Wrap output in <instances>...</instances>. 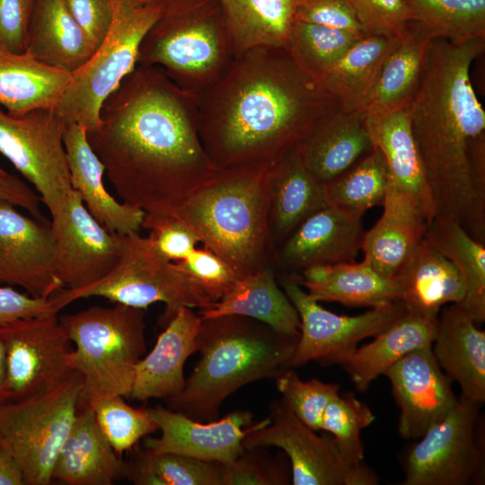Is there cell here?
<instances>
[{"instance_id": "obj_57", "label": "cell", "mask_w": 485, "mask_h": 485, "mask_svg": "<svg viewBox=\"0 0 485 485\" xmlns=\"http://www.w3.org/2000/svg\"><path fill=\"white\" fill-rule=\"evenodd\" d=\"M142 3H151V2H157V1H161V0H138Z\"/></svg>"}, {"instance_id": "obj_48", "label": "cell", "mask_w": 485, "mask_h": 485, "mask_svg": "<svg viewBox=\"0 0 485 485\" xmlns=\"http://www.w3.org/2000/svg\"><path fill=\"white\" fill-rule=\"evenodd\" d=\"M142 227L156 251L171 261L184 260L200 242L196 231L182 219L167 215L146 214Z\"/></svg>"}, {"instance_id": "obj_44", "label": "cell", "mask_w": 485, "mask_h": 485, "mask_svg": "<svg viewBox=\"0 0 485 485\" xmlns=\"http://www.w3.org/2000/svg\"><path fill=\"white\" fill-rule=\"evenodd\" d=\"M93 409L101 430L119 455L158 430L146 409L128 405L120 395L102 399Z\"/></svg>"}, {"instance_id": "obj_54", "label": "cell", "mask_w": 485, "mask_h": 485, "mask_svg": "<svg viewBox=\"0 0 485 485\" xmlns=\"http://www.w3.org/2000/svg\"><path fill=\"white\" fill-rule=\"evenodd\" d=\"M0 201L22 207L34 218L46 221L40 207V196L20 178L2 168H0Z\"/></svg>"}, {"instance_id": "obj_49", "label": "cell", "mask_w": 485, "mask_h": 485, "mask_svg": "<svg viewBox=\"0 0 485 485\" xmlns=\"http://www.w3.org/2000/svg\"><path fill=\"white\" fill-rule=\"evenodd\" d=\"M353 10L364 34L400 37L413 22L404 0H345Z\"/></svg>"}, {"instance_id": "obj_37", "label": "cell", "mask_w": 485, "mask_h": 485, "mask_svg": "<svg viewBox=\"0 0 485 485\" xmlns=\"http://www.w3.org/2000/svg\"><path fill=\"white\" fill-rule=\"evenodd\" d=\"M237 57L255 48H286L300 0H221Z\"/></svg>"}, {"instance_id": "obj_25", "label": "cell", "mask_w": 485, "mask_h": 485, "mask_svg": "<svg viewBox=\"0 0 485 485\" xmlns=\"http://www.w3.org/2000/svg\"><path fill=\"white\" fill-rule=\"evenodd\" d=\"M309 172L325 185L374 148L362 110L340 107L296 145Z\"/></svg>"}, {"instance_id": "obj_23", "label": "cell", "mask_w": 485, "mask_h": 485, "mask_svg": "<svg viewBox=\"0 0 485 485\" xmlns=\"http://www.w3.org/2000/svg\"><path fill=\"white\" fill-rule=\"evenodd\" d=\"M128 461L115 452L93 408H78L52 470V480L67 485H111L126 479Z\"/></svg>"}, {"instance_id": "obj_3", "label": "cell", "mask_w": 485, "mask_h": 485, "mask_svg": "<svg viewBox=\"0 0 485 485\" xmlns=\"http://www.w3.org/2000/svg\"><path fill=\"white\" fill-rule=\"evenodd\" d=\"M485 40L455 43L435 39L410 102L412 135L429 186L434 218L459 225L485 243V199L470 167L473 145L485 137V110L471 81V66Z\"/></svg>"}, {"instance_id": "obj_24", "label": "cell", "mask_w": 485, "mask_h": 485, "mask_svg": "<svg viewBox=\"0 0 485 485\" xmlns=\"http://www.w3.org/2000/svg\"><path fill=\"white\" fill-rule=\"evenodd\" d=\"M63 140L72 188L79 193L93 217L111 233L138 232L146 212L118 201L106 190L103 182L105 168L88 142L86 128L68 124Z\"/></svg>"}, {"instance_id": "obj_1", "label": "cell", "mask_w": 485, "mask_h": 485, "mask_svg": "<svg viewBox=\"0 0 485 485\" xmlns=\"http://www.w3.org/2000/svg\"><path fill=\"white\" fill-rule=\"evenodd\" d=\"M198 95L137 65L104 101L87 139L122 202L175 216L217 171L198 129Z\"/></svg>"}, {"instance_id": "obj_29", "label": "cell", "mask_w": 485, "mask_h": 485, "mask_svg": "<svg viewBox=\"0 0 485 485\" xmlns=\"http://www.w3.org/2000/svg\"><path fill=\"white\" fill-rule=\"evenodd\" d=\"M437 319L406 312L376 334L372 342L341 355L334 364L345 369L357 391L365 392L402 357L432 345Z\"/></svg>"}, {"instance_id": "obj_11", "label": "cell", "mask_w": 485, "mask_h": 485, "mask_svg": "<svg viewBox=\"0 0 485 485\" xmlns=\"http://www.w3.org/2000/svg\"><path fill=\"white\" fill-rule=\"evenodd\" d=\"M244 447H278L287 456L294 485H375L376 474L366 464L346 459L328 432L317 435L286 402L274 400L269 416L256 424L242 440Z\"/></svg>"}, {"instance_id": "obj_7", "label": "cell", "mask_w": 485, "mask_h": 485, "mask_svg": "<svg viewBox=\"0 0 485 485\" xmlns=\"http://www.w3.org/2000/svg\"><path fill=\"white\" fill-rule=\"evenodd\" d=\"M145 316V309L115 304L58 317L75 346L71 366L83 377L78 408H93L110 396H129L135 366L146 353Z\"/></svg>"}, {"instance_id": "obj_15", "label": "cell", "mask_w": 485, "mask_h": 485, "mask_svg": "<svg viewBox=\"0 0 485 485\" xmlns=\"http://www.w3.org/2000/svg\"><path fill=\"white\" fill-rule=\"evenodd\" d=\"M284 293L295 307L301 322L300 336L289 368L310 361L334 364L341 355L375 337L406 313L401 300L372 307L364 313L340 315L322 308L301 285L287 277L277 278Z\"/></svg>"}, {"instance_id": "obj_30", "label": "cell", "mask_w": 485, "mask_h": 485, "mask_svg": "<svg viewBox=\"0 0 485 485\" xmlns=\"http://www.w3.org/2000/svg\"><path fill=\"white\" fill-rule=\"evenodd\" d=\"M382 206V216L364 234L361 251L364 260L376 271L397 277L412 258L428 224L410 204L390 191Z\"/></svg>"}, {"instance_id": "obj_5", "label": "cell", "mask_w": 485, "mask_h": 485, "mask_svg": "<svg viewBox=\"0 0 485 485\" xmlns=\"http://www.w3.org/2000/svg\"><path fill=\"white\" fill-rule=\"evenodd\" d=\"M268 173L264 168L218 169L174 216L243 277L271 265Z\"/></svg>"}, {"instance_id": "obj_35", "label": "cell", "mask_w": 485, "mask_h": 485, "mask_svg": "<svg viewBox=\"0 0 485 485\" xmlns=\"http://www.w3.org/2000/svg\"><path fill=\"white\" fill-rule=\"evenodd\" d=\"M71 74L43 64L24 52L0 51V107L12 115L54 109Z\"/></svg>"}, {"instance_id": "obj_36", "label": "cell", "mask_w": 485, "mask_h": 485, "mask_svg": "<svg viewBox=\"0 0 485 485\" xmlns=\"http://www.w3.org/2000/svg\"><path fill=\"white\" fill-rule=\"evenodd\" d=\"M399 37L365 34L319 79L320 84L344 110H362Z\"/></svg>"}, {"instance_id": "obj_45", "label": "cell", "mask_w": 485, "mask_h": 485, "mask_svg": "<svg viewBox=\"0 0 485 485\" xmlns=\"http://www.w3.org/2000/svg\"><path fill=\"white\" fill-rule=\"evenodd\" d=\"M275 380L281 399L294 414L313 430L320 431L323 411L340 393V385L315 378L303 381L293 368L287 369Z\"/></svg>"}, {"instance_id": "obj_27", "label": "cell", "mask_w": 485, "mask_h": 485, "mask_svg": "<svg viewBox=\"0 0 485 485\" xmlns=\"http://www.w3.org/2000/svg\"><path fill=\"white\" fill-rule=\"evenodd\" d=\"M268 182L269 226L275 251L328 202L324 185L306 169L296 146L269 169Z\"/></svg>"}, {"instance_id": "obj_16", "label": "cell", "mask_w": 485, "mask_h": 485, "mask_svg": "<svg viewBox=\"0 0 485 485\" xmlns=\"http://www.w3.org/2000/svg\"><path fill=\"white\" fill-rule=\"evenodd\" d=\"M58 276L65 287L82 289L102 279L120 255L119 234L101 225L73 189L51 214Z\"/></svg>"}, {"instance_id": "obj_28", "label": "cell", "mask_w": 485, "mask_h": 485, "mask_svg": "<svg viewBox=\"0 0 485 485\" xmlns=\"http://www.w3.org/2000/svg\"><path fill=\"white\" fill-rule=\"evenodd\" d=\"M293 279L304 287L313 300L347 306L375 307L399 301L402 294L400 276H384L364 260L313 266Z\"/></svg>"}, {"instance_id": "obj_40", "label": "cell", "mask_w": 485, "mask_h": 485, "mask_svg": "<svg viewBox=\"0 0 485 485\" xmlns=\"http://www.w3.org/2000/svg\"><path fill=\"white\" fill-rule=\"evenodd\" d=\"M389 172L381 151L374 147L341 175L324 185L328 205L363 216L369 208L383 205Z\"/></svg>"}, {"instance_id": "obj_13", "label": "cell", "mask_w": 485, "mask_h": 485, "mask_svg": "<svg viewBox=\"0 0 485 485\" xmlns=\"http://www.w3.org/2000/svg\"><path fill=\"white\" fill-rule=\"evenodd\" d=\"M66 127L54 109L12 115L0 107V153L34 186L50 215L73 190Z\"/></svg>"}, {"instance_id": "obj_8", "label": "cell", "mask_w": 485, "mask_h": 485, "mask_svg": "<svg viewBox=\"0 0 485 485\" xmlns=\"http://www.w3.org/2000/svg\"><path fill=\"white\" fill-rule=\"evenodd\" d=\"M111 1L113 19L108 34L88 61L71 74L54 108L66 125H80L87 132L99 127L104 101L135 69L141 42L162 9V0Z\"/></svg>"}, {"instance_id": "obj_42", "label": "cell", "mask_w": 485, "mask_h": 485, "mask_svg": "<svg viewBox=\"0 0 485 485\" xmlns=\"http://www.w3.org/2000/svg\"><path fill=\"white\" fill-rule=\"evenodd\" d=\"M364 35L295 21L286 48L304 71L318 80Z\"/></svg>"}, {"instance_id": "obj_34", "label": "cell", "mask_w": 485, "mask_h": 485, "mask_svg": "<svg viewBox=\"0 0 485 485\" xmlns=\"http://www.w3.org/2000/svg\"><path fill=\"white\" fill-rule=\"evenodd\" d=\"M434 40L418 22L410 23L380 69L362 108L366 114L389 111L412 100Z\"/></svg>"}, {"instance_id": "obj_55", "label": "cell", "mask_w": 485, "mask_h": 485, "mask_svg": "<svg viewBox=\"0 0 485 485\" xmlns=\"http://www.w3.org/2000/svg\"><path fill=\"white\" fill-rule=\"evenodd\" d=\"M0 485H24L21 470L1 436Z\"/></svg>"}, {"instance_id": "obj_52", "label": "cell", "mask_w": 485, "mask_h": 485, "mask_svg": "<svg viewBox=\"0 0 485 485\" xmlns=\"http://www.w3.org/2000/svg\"><path fill=\"white\" fill-rule=\"evenodd\" d=\"M295 21L364 33L345 0H300Z\"/></svg>"}, {"instance_id": "obj_39", "label": "cell", "mask_w": 485, "mask_h": 485, "mask_svg": "<svg viewBox=\"0 0 485 485\" xmlns=\"http://www.w3.org/2000/svg\"><path fill=\"white\" fill-rule=\"evenodd\" d=\"M127 479L136 485H224L222 463L135 446Z\"/></svg>"}, {"instance_id": "obj_56", "label": "cell", "mask_w": 485, "mask_h": 485, "mask_svg": "<svg viewBox=\"0 0 485 485\" xmlns=\"http://www.w3.org/2000/svg\"><path fill=\"white\" fill-rule=\"evenodd\" d=\"M7 401L5 347L0 332V403Z\"/></svg>"}, {"instance_id": "obj_26", "label": "cell", "mask_w": 485, "mask_h": 485, "mask_svg": "<svg viewBox=\"0 0 485 485\" xmlns=\"http://www.w3.org/2000/svg\"><path fill=\"white\" fill-rule=\"evenodd\" d=\"M432 350L445 374L460 385L461 396L483 404L485 331L458 304H451L438 316Z\"/></svg>"}, {"instance_id": "obj_19", "label": "cell", "mask_w": 485, "mask_h": 485, "mask_svg": "<svg viewBox=\"0 0 485 485\" xmlns=\"http://www.w3.org/2000/svg\"><path fill=\"white\" fill-rule=\"evenodd\" d=\"M364 234L361 216L328 205L275 250L271 266L277 278H295L313 266L355 261Z\"/></svg>"}, {"instance_id": "obj_12", "label": "cell", "mask_w": 485, "mask_h": 485, "mask_svg": "<svg viewBox=\"0 0 485 485\" xmlns=\"http://www.w3.org/2000/svg\"><path fill=\"white\" fill-rule=\"evenodd\" d=\"M481 403L460 397L452 411L408 451L403 485H467L484 478Z\"/></svg>"}, {"instance_id": "obj_33", "label": "cell", "mask_w": 485, "mask_h": 485, "mask_svg": "<svg viewBox=\"0 0 485 485\" xmlns=\"http://www.w3.org/2000/svg\"><path fill=\"white\" fill-rule=\"evenodd\" d=\"M406 312L438 317L446 304H460L465 286L456 267L424 236L412 258L399 275Z\"/></svg>"}, {"instance_id": "obj_17", "label": "cell", "mask_w": 485, "mask_h": 485, "mask_svg": "<svg viewBox=\"0 0 485 485\" xmlns=\"http://www.w3.org/2000/svg\"><path fill=\"white\" fill-rule=\"evenodd\" d=\"M0 283L48 298L65 287L58 276L50 222L22 215L0 201Z\"/></svg>"}, {"instance_id": "obj_32", "label": "cell", "mask_w": 485, "mask_h": 485, "mask_svg": "<svg viewBox=\"0 0 485 485\" xmlns=\"http://www.w3.org/2000/svg\"><path fill=\"white\" fill-rule=\"evenodd\" d=\"M202 319L235 314L262 322L274 330L300 335V317L293 304L278 287L271 265L240 278L212 306L200 309Z\"/></svg>"}, {"instance_id": "obj_2", "label": "cell", "mask_w": 485, "mask_h": 485, "mask_svg": "<svg viewBox=\"0 0 485 485\" xmlns=\"http://www.w3.org/2000/svg\"><path fill=\"white\" fill-rule=\"evenodd\" d=\"M197 107L217 168L269 169L340 105L286 48L260 47L236 57Z\"/></svg>"}, {"instance_id": "obj_43", "label": "cell", "mask_w": 485, "mask_h": 485, "mask_svg": "<svg viewBox=\"0 0 485 485\" xmlns=\"http://www.w3.org/2000/svg\"><path fill=\"white\" fill-rule=\"evenodd\" d=\"M374 420L370 408L352 392L339 393L323 411L321 430L334 437L348 461L358 464L364 459L361 431Z\"/></svg>"}, {"instance_id": "obj_21", "label": "cell", "mask_w": 485, "mask_h": 485, "mask_svg": "<svg viewBox=\"0 0 485 485\" xmlns=\"http://www.w3.org/2000/svg\"><path fill=\"white\" fill-rule=\"evenodd\" d=\"M410 102L383 113L366 114V125L374 147L381 151L387 164V190L410 203L429 225L434 207L411 131Z\"/></svg>"}, {"instance_id": "obj_18", "label": "cell", "mask_w": 485, "mask_h": 485, "mask_svg": "<svg viewBox=\"0 0 485 485\" xmlns=\"http://www.w3.org/2000/svg\"><path fill=\"white\" fill-rule=\"evenodd\" d=\"M400 409L398 431L403 439H419L457 404L452 381L437 363L432 345L414 349L384 374Z\"/></svg>"}, {"instance_id": "obj_6", "label": "cell", "mask_w": 485, "mask_h": 485, "mask_svg": "<svg viewBox=\"0 0 485 485\" xmlns=\"http://www.w3.org/2000/svg\"><path fill=\"white\" fill-rule=\"evenodd\" d=\"M236 57L221 0H162L137 65L162 68L176 85L198 96L221 80Z\"/></svg>"}, {"instance_id": "obj_10", "label": "cell", "mask_w": 485, "mask_h": 485, "mask_svg": "<svg viewBox=\"0 0 485 485\" xmlns=\"http://www.w3.org/2000/svg\"><path fill=\"white\" fill-rule=\"evenodd\" d=\"M83 377L0 403V436L19 466L24 485H48L58 452L75 418Z\"/></svg>"}, {"instance_id": "obj_51", "label": "cell", "mask_w": 485, "mask_h": 485, "mask_svg": "<svg viewBox=\"0 0 485 485\" xmlns=\"http://www.w3.org/2000/svg\"><path fill=\"white\" fill-rule=\"evenodd\" d=\"M35 0H0V51H26L28 29Z\"/></svg>"}, {"instance_id": "obj_41", "label": "cell", "mask_w": 485, "mask_h": 485, "mask_svg": "<svg viewBox=\"0 0 485 485\" xmlns=\"http://www.w3.org/2000/svg\"><path fill=\"white\" fill-rule=\"evenodd\" d=\"M413 22L434 39L485 40V0H404Z\"/></svg>"}, {"instance_id": "obj_20", "label": "cell", "mask_w": 485, "mask_h": 485, "mask_svg": "<svg viewBox=\"0 0 485 485\" xmlns=\"http://www.w3.org/2000/svg\"><path fill=\"white\" fill-rule=\"evenodd\" d=\"M146 410L161 431L157 437H145L146 448L222 464L232 462L242 453L243 437L254 426L252 413L243 410H234L209 422L194 420L161 405Z\"/></svg>"}, {"instance_id": "obj_50", "label": "cell", "mask_w": 485, "mask_h": 485, "mask_svg": "<svg viewBox=\"0 0 485 485\" xmlns=\"http://www.w3.org/2000/svg\"><path fill=\"white\" fill-rule=\"evenodd\" d=\"M66 306L58 291L48 298H39L11 287H0V326L22 319L58 313Z\"/></svg>"}, {"instance_id": "obj_38", "label": "cell", "mask_w": 485, "mask_h": 485, "mask_svg": "<svg viewBox=\"0 0 485 485\" xmlns=\"http://www.w3.org/2000/svg\"><path fill=\"white\" fill-rule=\"evenodd\" d=\"M425 238L459 270L465 295L458 304L476 324L485 321V243H481L459 225L434 218Z\"/></svg>"}, {"instance_id": "obj_53", "label": "cell", "mask_w": 485, "mask_h": 485, "mask_svg": "<svg viewBox=\"0 0 485 485\" xmlns=\"http://www.w3.org/2000/svg\"><path fill=\"white\" fill-rule=\"evenodd\" d=\"M65 4L95 49L105 39L113 19L111 0H64Z\"/></svg>"}, {"instance_id": "obj_22", "label": "cell", "mask_w": 485, "mask_h": 485, "mask_svg": "<svg viewBox=\"0 0 485 485\" xmlns=\"http://www.w3.org/2000/svg\"><path fill=\"white\" fill-rule=\"evenodd\" d=\"M202 318L192 308L181 306L164 326L153 349L136 364L128 397L145 401L166 400L179 394L184 385V365L198 352Z\"/></svg>"}, {"instance_id": "obj_4", "label": "cell", "mask_w": 485, "mask_h": 485, "mask_svg": "<svg viewBox=\"0 0 485 485\" xmlns=\"http://www.w3.org/2000/svg\"><path fill=\"white\" fill-rule=\"evenodd\" d=\"M299 336L242 315L202 319L197 338L200 358L182 391L164 400L167 408L200 422L217 419L224 401L237 390L276 379L289 368Z\"/></svg>"}, {"instance_id": "obj_31", "label": "cell", "mask_w": 485, "mask_h": 485, "mask_svg": "<svg viewBox=\"0 0 485 485\" xmlns=\"http://www.w3.org/2000/svg\"><path fill=\"white\" fill-rule=\"evenodd\" d=\"M25 52L43 64L72 74L88 61L94 48L64 0H35Z\"/></svg>"}, {"instance_id": "obj_14", "label": "cell", "mask_w": 485, "mask_h": 485, "mask_svg": "<svg viewBox=\"0 0 485 485\" xmlns=\"http://www.w3.org/2000/svg\"><path fill=\"white\" fill-rule=\"evenodd\" d=\"M0 332L8 401L52 390L75 372L70 363L72 342L57 313L18 320L0 326Z\"/></svg>"}, {"instance_id": "obj_47", "label": "cell", "mask_w": 485, "mask_h": 485, "mask_svg": "<svg viewBox=\"0 0 485 485\" xmlns=\"http://www.w3.org/2000/svg\"><path fill=\"white\" fill-rule=\"evenodd\" d=\"M175 262L212 305L243 277L230 263L205 247L195 248L184 260Z\"/></svg>"}, {"instance_id": "obj_9", "label": "cell", "mask_w": 485, "mask_h": 485, "mask_svg": "<svg viewBox=\"0 0 485 485\" xmlns=\"http://www.w3.org/2000/svg\"><path fill=\"white\" fill-rule=\"evenodd\" d=\"M119 259L106 277L82 289L59 290L67 304L91 296L145 310L152 304L163 303V327L181 306L206 309L212 305L177 262L161 255L148 237L135 232L119 234Z\"/></svg>"}, {"instance_id": "obj_46", "label": "cell", "mask_w": 485, "mask_h": 485, "mask_svg": "<svg viewBox=\"0 0 485 485\" xmlns=\"http://www.w3.org/2000/svg\"><path fill=\"white\" fill-rule=\"evenodd\" d=\"M222 466L224 485H288L292 482L287 454L282 452L273 456L262 446L245 447L236 459Z\"/></svg>"}]
</instances>
